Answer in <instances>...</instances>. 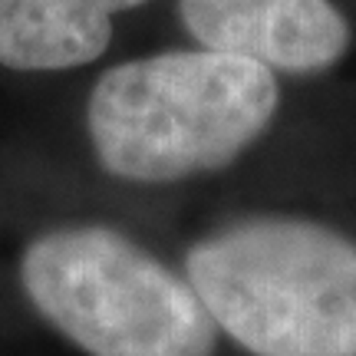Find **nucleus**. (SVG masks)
Here are the masks:
<instances>
[{
	"label": "nucleus",
	"mask_w": 356,
	"mask_h": 356,
	"mask_svg": "<svg viewBox=\"0 0 356 356\" xmlns=\"http://www.w3.org/2000/svg\"><path fill=\"white\" fill-rule=\"evenodd\" d=\"M181 274L244 353L356 356V238L320 218L221 221L188 244Z\"/></svg>",
	"instance_id": "obj_2"
},
{
	"label": "nucleus",
	"mask_w": 356,
	"mask_h": 356,
	"mask_svg": "<svg viewBox=\"0 0 356 356\" xmlns=\"http://www.w3.org/2000/svg\"><path fill=\"white\" fill-rule=\"evenodd\" d=\"M155 0H0V79L60 83L109 63L129 17Z\"/></svg>",
	"instance_id": "obj_5"
},
{
	"label": "nucleus",
	"mask_w": 356,
	"mask_h": 356,
	"mask_svg": "<svg viewBox=\"0 0 356 356\" xmlns=\"http://www.w3.org/2000/svg\"><path fill=\"white\" fill-rule=\"evenodd\" d=\"M280 99L267 66L185 43L89 70L76 122L102 178L168 188L238 165L277 122Z\"/></svg>",
	"instance_id": "obj_1"
},
{
	"label": "nucleus",
	"mask_w": 356,
	"mask_h": 356,
	"mask_svg": "<svg viewBox=\"0 0 356 356\" xmlns=\"http://www.w3.org/2000/svg\"><path fill=\"white\" fill-rule=\"evenodd\" d=\"M191 47L244 56L277 76H317L340 63L353 26L333 0H175Z\"/></svg>",
	"instance_id": "obj_4"
},
{
	"label": "nucleus",
	"mask_w": 356,
	"mask_h": 356,
	"mask_svg": "<svg viewBox=\"0 0 356 356\" xmlns=\"http://www.w3.org/2000/svg\"><path fill=\"white\" fill-rule=\"evenodd\" d=\"M17 284L50 330L86 356H215L218 327L188 277L96 218L37 228Z\"/></svg>",
	"instance_id": "obj_3"
}]
</instances>
